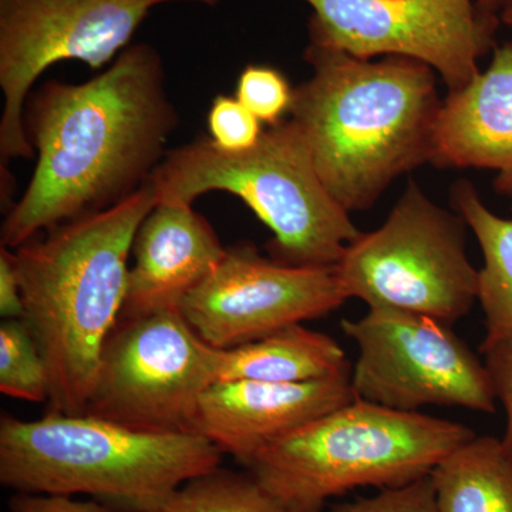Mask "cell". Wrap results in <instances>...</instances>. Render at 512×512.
<instances>
[{
  "instance_id": "1",
  "label": "cell",
  "mask_w": 512,
  "mask_h": 512,
  "mask_svg": "<svg viewBox=\"0 0 512 512\" xmlns=\"http://www.w3.org/2000/svg\"><path fill=\"white\" fill-rule=\"evenodd\" d=\"M177 127L163 59L147 43L127 47L89 82L43 84L25 107L35 173L6 212L3 247L127 200L151 180Z\"/></svg>"
},
{
  "instance_id": "2",
  "label": "cell",
  "mask_w": 512,
  "mask_h": 512,
  "mask_svg": "<svg viewBox=\"0 0 512 512\" xmlns=\"http://www.w3.org/2000/svg\"><path fill=\"white\" fill-rule=\"evenodd\" d=\"M303 59L312 76L293 89L289 114L346 211L369 210L396 178L431 163L443 106L431 67L407 57L357 59L315 43Z\"/></svg>"
},
{
  "instance_id": "3",
  "label": "cell",
  "mask_w": 512,
  "mask_h": 512,
  "mask_svg": "<svg viewBox=\"0 0 512 512\" xmlns=\"http://www.w3.org/2000/svg\"><path fill=\"white\" fill-rule=\"evenodd\" d=\"M157 205L153 180L109 210L50 229L15 249L26 325L49 370V410L83 414L101 352L120 322L128 258Z\"/></svg>"
},
{
  "instance_id": "4",
  "label": "cell",
  "mask_w": 512,
  "mask_h": 512,
  "mask_svg": "<svg viewBox=\"0 0 512 512\" xmlns=\"http://www.w3.org/2000/svg\"><path fill=\"white\" fill-rule=\"evenodd\" d=\"M221 458L192 431L150 433L89 414L0 419V484L16 493L86 494L117 512H156Z\"/></svg>"
},
{
  "instance_id": "5",
  "label": "cell",
  "mask_w": 512,
  "mask_h": 512,
  "mask_svg": "<svg viewBox=\"0 0 512 512\" xmlns=\"http://www.w3.org/2000/svg\"><path fill=\"white\" fill-rule=\"evenodd\" d=\"M157 204L192 205L201 195H237L274 239L271 258L302 268H336L363 234L316 171L291 119L268 127L251 150L228 153L201 137L165 153L154 171Z\"/></svg>"
},
{
  "instance_id": "6",
  "label": "cell",
  "mask_w": 512,
  "mask_h": 512,
  "mask_svg": "<svg viewBox=\"0 0 512 512\" xmlns=\"http://www.w3.org/2000/svg\"><path fill=\"white\" fill-rule=\"evenodd\" d=\"M477 434L456 421L355 399L259 450L245 468L291 512L359 487H403Z\"/></svg>"
},
{
  "instance_id": "7",
  "label": "cell",
  "mask_w": 512,
  "mask_h": 512,
  "mask_svg": "<svg viewBox=\"0 0 512 512\" xmlns=\"http://www.w3.org/2000/svg\"><path fill=\"white\" fill-rule=\"evenodd\" d=\"M467 222L410 181L386 222L363 232L336 266L348 299L369 308L427 316L453 326L478 301V271L467 256Z\"/></svg>"
},
{
  "instance_id": "8",
  "label": "cell",
  "mask_w": 512,
  "mask_h": 512,
  "mask_svg": "<svg viewBox=\"0 0 512 512\" xmlns=\"http://www.w3.org/2000/svg\"><path fill=\"white\" fill-rule=\"evenodd\" d=\"M173 2L217 6L221 0H0L2 165L35 157L25 131L26 101L52 64L80 60L101 69L124 52L151 9Z\"/></svg>"
},
{
  "instance_id": "9",
  "label": "cell",
  "mask_w": 512,
  "mask_h": 512,
  "mask_svg": "<svg viewBox=\"0 0 512 512\" xmlns=\"http://www.w3.org/2000/svg\"><path fill=\"white\" fill-rule=\"evenodd\" d=\"M215 350L181 311L120 320L83 414L150 433H194L198 403L215 383Z\"/></svg>"
},
{
  "instance_id": "10",
  "label": "cell",
  "mask_w": 512,
  "mask_h": 512,
  "mask_svg": "<svg viewBox=\"0 0 512 512\" xmlns=\"http://www.w3.org/2000/svg\"><path fill=\"white\" fill-rule=\"evenodd\" d=\"M342 330L359 349L352 367L356 399L409 413L429 404L495 412L497 397L484 360L453 326L369 308L363 318L342 320Z\"/></svg>"
},
{
  "instance_id": "11",
  "label": "cell",
  "mask_w": 512,
  "mask_h": 512,
  "mask_svg": "<svg viewBox=\"0 0 512 512\" xmlns=\"http://www.w3.org/2000/svg\"><path fill=\"white\" fill-rule=\"evenodd\" d=\"M312 6L309 37L315 45L357 59L407 57L440 74L448 92L461 89L495 49L497 16L474 0H306Z\"/></svg>"
},
{
  "instance_id": "12",
  "label": "cell",
  "mask_w": 512,
  "mask_h": 512,
  "mask_svg": "<svg viewBox=\"0 0 512 512\" xmlns=\"http://www.w3.org/2000/svg\"><path fill=\"white\" fill-rule=\"evenodd\" d=\"M346 301L336 268L286 265L239 245L227 248L180 311L205 343L232 349L323 318Z\"/></svg>"
},
{
  "instance_id": "13",
  "label": "cell",
  "mask_w": 512,
  "mask_h": 512,
  "mask_svg": "<svg viewBox=\"0 0 512 512\" xmlns=\"http://www.w3.org/2000/svg\"><path fill=\"white\" fill-rule=\"evenodd\" d=\"M355 399L352 372L302 383L217 382L201 396L194 433L245 466L268 444Z\"/></svg>"
},
{
  "instance_id": "14",
  "label": "cell",
  "mask_w": 512,
  "mask_h": 512,
  "mask_svg": "<svg viewBox=\"0 0 512 512\" xmlns=\"http://www.w3.org/2000/svg\"><path fill=\"white\" fill-rule=\"evenodd\" d=\"M225 251L214 227L192 205L157 204L134 238L120 320L180 311Z\"/></svg>"
},
{
  "instance_id": "15",
  "label": "cell",
  "mask_w": 512,
  "mask_h": 512,
  "mask_svg": "<svg viewBox=\"0 0 512 512\" xmlns=\"http://www.w3.org/2000/svg\"><path fill=\"white\" fill-rule=\"evenodd\" d=\"M431 163L497 171L495 190L512 197V42L441 106Z\"/></svg>"
},
{
  "instance_id": "16",
  "label": "cell",
  "mask_w": 512,
  "mask_h": 512,
  "mask_svg": "<svg viewBox=\"0 0 512 512\" xmlns=\"http://www.w3.org/2000/svg\"><path fill=\"white\" fill-rule=\"evenodd\" d=\"M352 372L345 350L325 333L288 326L232 349L215 350V383H302Z\"/></svg>"
},
{
  "instance_id": "17",
  "label": "cell",
  "mask_w": 512,
  "mask_h": 512,
  "mask_svg": "<svg viewBox=\"0 0 512 512\" xmlns=\"http://www.w3.org/2000/svg\"><path fill=\"white\" fill-rule=\"evenodd\" d=\"M437 512H512V461L501 439L476 436L430 474Z\"/></svg>"
},
{
  "instance_id": "18",
  "label": "cell",
  "mask_w": 512,
  "mask_h": 512,
  "mask_svg": "<svg viewBox=\"0 0 512 512\" xmlns=\"http://www.w3.org/2000/svg\"><path fill=\"white\" fill-rule=\"evenodd\" d=\"M450 200L473 229L483 252L478 302L484 313L483 342H493L512 333V218H501L488 210L467 180L453 185Z\"/></svg>"
},
{
  "instance_id": "19",
  "label": "cell",
  "mask_w": 512,
  "mask_h": 512,
  "mask_svg": "<svg viewBox=\"0 0 512 512\" xmlns=\"http://www.w3.org/2000/svg\"><path fill=\"white\" fill-rule=\"evenodd\" d=\"M156 512H291L249 471L227 468L187 481Z\"/></svg>"
},
{
  "instance_id": "20",
  "label": "cell",
  "mask_w": 512,
  "mask_h": 512,
  "mask_svg": "<svg viewBox=\"0 0 512 512\" xmlns=\"http://www.w3.org/2000/svg\"><path fill=\"white\" fill-rule=\"evenodd\" d=\"M0 392L25 402H49L45 357L23 319L0 323Z\"/></svg>"
},
{
  "instance_id": "21",
  "label": "cell",
  "mask_w": 512,
  "mask_h": 512,
  "mask_svg": "<svg viewBox=\"0 0 512 512\" xmlns=\"http://www.w3.org/2000/svg\"><path fill=\"white\" fill-rule=\"evenodd\" d=\"M235 97L269 127L285 120L291 111L293 89L278 69L264 64H249L239 74Z\"/></svg>"
},
{
  "instance_id": "22",
  "label": "cell",
  "mask_w": 512,
  "mask_h": 512,
  "mask_svg": "<svg viewBox=\"0 0 512 512\" xmlns=\"http://www.w3.org/2000/svg\"><path fill=\"white\" fill-rule=\"evenodd\" d=\"M207 123L212 143L228 153L251 150L265 131L261 121L237 97L224 94L212 100Z\"/></svg>"
},
{
  "instance_id": "23",
  "label": "cell",
  "mask_w": 512,
  "mask_h": 512,
  "mask_svg": "<svg viewBox=\"0 0 512 512\" xmlns=\"http://www.w3.org/2000/svg\"><path fill=\"white\" fill-rule=\"evenodd\" d=\"M329 512H437L436 493L429 476L403 487L380 490L373 497L335 505Z\"/></svg>"
},
{
  "instance_id": "24",
  "label": "cell",
  "mask_w": 512,
  "mask_h": 512,
  "mask_svg": "<svg viewBox=\"0 0 512 512\" xmlns=\"http://www.w3.org/2000/svg\"><path fill=\"white\" fill-rule=\"evenodd\" d=\"M497 402L503 404L505 431L501 441L512 461V333L480 346Z\"/></svg>"
},
{
  "instance_id": "25",
  "label": "cell",
  "mask_w": 512,
  "mask_h": 512,
  "mask_svg": "<svg viewBox=\"0 0 512 512\" xmlns=\"http://www.w3.org/2000/svg\"><path fill=\"white\" fill-rule=\"evenodd\" d=\"M10 512H117L99 501H76L67 495L16 493L8 503Z\"/></svg>"
},
{
  "instance_id": "26",
  "label": "cell",
  "mask_w": 512,
  "mask_h": 512,
  "mask_svg": "<svg viewBox=\"0 0 512 512\" xmlns=\"http://www.w3.org/2000/svg\"><path fill=\"white\" fill-rule=\"evenodd\" d=\"M0 316L2 319H23L25 316L15 251L3 245L0 248Z\"/></svg>"
},
{
  "instance_id": "27",
  "label": "cell",
  "mask_w": 512,
  "mask_h": 512,
  "mask_svg": "<svg viewBox=\"0 0 512 512\" xmlns=\"http://www.w3.org/2000/svg\"><path fill=\"white\" fill-rule=\"evenodd\" d=\"M508 2H510V0H477L476 5L485 15L500 18L498 15H500L501 10H503Z\"/></svg>"
},
{
  "instance_id": "28",
  "label": "cell",
  "mask_w": 512,
  "mask_h": 512,
  "mask_svg": "<svg viewBox=\"0 0 512 512\" xmlns=\"http://www.w3.org/2000/svg\"><path fill=\"white\" fill-rule=\"evenodd\" d=\"M500 20L505 23V25L511 26L512 28V0L504 6L503 10L500 12Z\"/></svg>"
}]
</instances>
